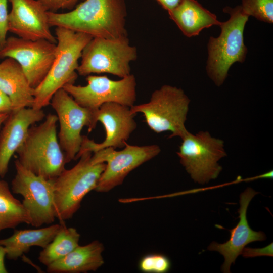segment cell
Returning a JSON list of instances; mask_svg holds the SVG:
<instances>
[{"mask_svg": "<svg viewBox=\"0 0 273 273\" xmlns=\"http://www.w3.org/2000/svg\"><path fill=\"white\" fill-rule=\"evenodd\" d=\"M51 27H60L93 37H127L125 0H84L65 13L48 12Z\"/></svg>", "mask_w": 273, "mask_h": 273, "instance_id": "6da1fadb", "label": "cell"}, {"mask_svg": "<svg viewBox=\"0 0 273 273\" xmlns=\"http://www.w3.org/2000/svg\"><path fill=\"white\" fill-rule=\"evenodd\" d=\"M55 35L57 43L54 61L44 79L34 89L32 108L35 109H42L50 104L54 94L65 85L74 84L82 50L93 38L60 27H56Z\"/></svg>", "mask_w": 273, "mask_h": 273, "instance_id": "7a4b0ae2", "label": "cell"}, {"mask_svg": "<svg viewBox=\"0 0 273 273\" xmlns=\"http://www.w3.org/2000/svg\"><path fill=\"white\" fill-rule=\"evenodd\" d=\"M57 122L56 115L49 114L42 123L31 126L16 152L23 167L47 179L56 178L66 163L57 135Z\"/></svg>", "mask_w": 273, "mask_h": 273, "instance_id": "3957f363", "label": "cell"}, {"mask_svg": "<svg viewBox=\"0 0 273 273\" xmlns=\"http://www.w3.org/2000/svg\"><path fill=\"white\" fill-rule=\"evenodd\" d=\"M223 11L229 14L230 18L219 25V36H211L207 44L206 72L217 86L223 84L234 63L244 62L247 53L244 31L249 16L244 12L241 5L235 8L226 6Z\"/></svg>", "mask_w": 273, "mask_h": 273, "instance_id": "277c9868", "label": "cell"}, {"mask_svg": "<svg viewBox=\"0 0 273 273\" xmlns=\"http://www.w3.org/2000/svg\"><path fill=\"white\" fill-rule=\"evenodd\" d=\"M92 156L83 153L75 165L53 179L55 216L61 223L71 218L85 195L95 190L105 168V163H93Z\"/></svg>", "mask_w": 273, "mask_h": 273, "instance_id": "5b68a950", "label": "cell"}, {"mask_svg": "<svg viewBox=\"0 0 273 273\" xmlns=\"http://www.w3.org/2000/svg\"><path fill=\"white\" fill-rule=\"evenodd\" d=\"M190 101L181 88L165 84L152 93L149 102L134 105L130 110L135 114L142 113L154 132L170 131L169 138L182 139L188 132L185 122Z\"/></svg>", "mask_w": 273, "mask_h": 273, "instance_id": "8992f818", "label": "cell"}, {"mask_svg": "<svg viewBox=\"0 0 273 273\" xmlns=\"http://www.w3.org/2000/svg\"><path fill=\"white\" fill-rule=\"evenodd\" d=\"M136 48L127 37L118 39L93 37L82 50L78 75L109 73L121 78L129 75L130 63L137 59Z\"/></svg>", "mask_w": 273, "mask_h": 273, "instance_id": "52a82bcc", "label": "cell"}, {"mask_svg": "<svg viewBox=\"0 0 273 273\" xmlns=\"http://www.w3.org/2000/svg\"><path fill=\"white\" fill-rule=\"evenodd\" d=\"M181 139L176 153L191 178L200 184L216 179L222 169L218 161L227 156L224 141L207 131H188Z\"/></svg>", "mask_w": 273, "mask_h": 273, "instance_id": "ba28073f", "label": "cell"}, {"mask_svg": "<svg viewBox=\"0 0 273 273\" xmlns=\"http://www.w3.org/2000/svg\"><path fill=\"white\" fill-rule=\"evenodd\" d=\"M50 104L57 114L60 125L58 139L67 163L75 159L80 150L82 128L87 126L90 132L96 128L97 110L80 106L63 88L54 94Z\"/></svg>", "mask_w": 273, "mask_h": 273, "instance_id": "9c48e42d", "label": "cell"}, {"mask_svg": "<svg viewBox=\"0 0 273 273\" xmlns=\"http://www.w3.org/2000/svg\"><path fill=\"white\" fill-rule=\"evenodd\" d=\"M84 86L67 84L63 88L80 106L94 111L104 104L116 103L129 107L136 99V82L134 75L113 80L106 75H87Z\"/></svg>", "mask_w": 273, "mask_h": 273, "instance_id": "30bf717a", "label": "cell"}, {"mask_svg": "<svg viewBox=\"0 0 273 273\" xmlns=\"http://www.w3.org/2000/svg\"><path fill=\"white\" fill-rule=\"evenodd\" d=\"M16 174L12 181V192L23 198L22 202L30 219V224L38 228L56 219L53 179L37 175L15 161Z\"/></svg>", "mask_w": 273, "mask_h": 273, "instance_id": "8fae6325", "label": "cell"}, {"mask_svg": "<svg viewBox=\"0 0 273 273\" xmlns=\"http://www.w3.org/2000/svg\"><path fill=\"white\" fill-rule=\"evenodd\" d=\"M123 148L117 151L108 147L93 153L91 158L93 163H106L95 191L107 192L121 185L131 171L161 152L160 147L156 144L136 146L126 143Z\"/></svg>", "mask_w": 273, "mask_h": 273, "instance_id": "7c38bea8", "label": "cell"}, {"mask_svg": "<svg viewBox=\"0 0 273 273\" xmlns=\"http://www.w3.org/2000/svg\"><path fill=\"white\" fill-rule=\"evenodd\" d=\"M56 43L45 39L31 40L10 36L0 51V58H11L21 66L35 89L43 81L54 61Z\"/></svg>", "mask_w": 273, "mask_h": 273, "instance_id": "4fadbf2b", "label": "cell"}, {"mask_svg": "<svg viewBox=\"0 0 273 273\" xmlns=\"http://www.w3.org/2000/svg\"><path fill=\"white\" fill-rule=\"evenodd\" d=\"M135 115L128 106L116 103L103 104L97 111L96 117L97 122L100 121L105 128V139L102 142L98 143L83 135L80 150L74 160L79 159L85 152L93 153L108 147L123 148L136 128Z\"/></svg>", "mask_w": 273, "mask_h": 273, "instance_id": "5bb4252c", "label": "cell"}, {"mask_svg": "<svg viewBox=\"0 0 273 273\" xmlns=\"http://www.w3.org/2000/svg\"><path fill=\"white\" fill-rule=\"evenodd\" d=\"M12 6L8 15L9 31L31 40L45 39L56 43L49 23L47 8L38 0H8Z\"/></svg>", "mask_w": 273, "mask_h": 273, "instance_id": "9a60e30c", "label": "cell"}, {"mask_svg": "<svg viewBox=\"0 0 273 273\" xmlns=\"http://www.w3.org/2000/svg\"><path fill=\"white\" fill-rule=\"evenodd\" d=\"M258 194L253 189L247 188L240 196V208L238 210L239 221L230 230V238L226 242L220 244L211 243L208 247L210 251H217L224 258L221 267L223 272H230V267L235 263L237 257L241 254L243 249L250 243L265 240L266 236L262 231H255L250 227L247 219L248 205Z\"/></svg>", "mask_w": 273, "mask_h": 273, "instance_id": "2e32d148", "label": "cell"}, {"mask_svg": "<svg viewBox=\"0 0 273 273\" xmlns=\"http://www.w3.org/2000/svg\"><path fill=\"white\" fill-rule=\"evenodd\" d=\"M45 117L42 109L33 108H24L9 114L0 132V177L7 174L9 162L24 142L30 127Z\"/></svg>", "mask_w": 273, "mask_h": 273, "instance_id": "e0dca14e", "label": "cell"}, {"mask_svg": "<svg viewBox=\"0 0 273 273\" xmlns=\"http://www.w3.org/2000/svg\"><path fill=\"white\" fill-rule=\"evenodd\" d=\"M0 90L10 98L12 112L33 105L34 89L30 85L21 66L12 58H6L0 62Z\"/></svg>", "mask_w": 273, "mask_h": 273, "instance_id": "ac0fdd59", "label": "cell"}, {"mask_svg": "<svg viewBox=\"0 0 273 273\" xmlns=\"http://www.w3.org/2000/svg\"><path fill=\"white\" fill-rule=\"evenodd\" d=\"M104 248L99 241L79 245L64 257L47 266L50 273H80L96 271L104 263Z\"/></svg>", "mask_w": 273, "mask_h": 273, "instance_id": "d6986e66", "label": "cell"}, {"mask_svg": "<svg viewBox=\"0 0 273 273\" xmlns=\"http://www.w3.org/2000/svg\"><path fill=\"white\" fill-rule=\"evenodd\" d=\"M168 13L169 18L188 37L198 35L203 29L221 23L214 14L196 0H182Z\"/></svg>", "mask_w": 273, "mask_h": 273, "instance_id": "ffe728a7", "label": "cell"}, {"mask_svg": "<svg viewBox=\"0 0 273 273\" xmlns=\"http://www.w3.org/2000/svg\"><path fill=\"white\" fill-rule=\"evenodd\" d=\"M63 223L36 229L15 230L9 237L0 239V245L9 260H16L34 246L45 248L63 225Z\"/></svg>", "mask_w": 273, "mask_h": 273, "instance_id": "44dd1931", "label": "cell"}, {"mask_svg": "<svg viewBox=\"0 0 273 273\" xmlns=\"http://www.w3.org/2000/svg\"><path fill=\"white\" fill-rule=\"evenodd\" d=\"M21 223L30 224L29 215L22 203L13 195L8 183L0 177V231Z\"/></svg>", "mask_w": 273, "mask_h": 273, "instance_id": "7402d4cb", "label": "cell"}, {"mask_svg": "<svg viewBox=\"0 0 273 273\" xmlns=\"http://www.w3.org/2000/svg\"><path fill=\"white\" fill-rule=\"evenodd\" d=\"M80 235L64 224L53 240L39 253L38 260L46 266L64 257L79 245Z\"/></svg>", "mask_w": 273, "mask_h": 273, "instance_id": "603a6c76", "label": "cell"}, {"mask_svg": "<svg viewBox=\"0 0 273 273\" xmlns=\"http://www.w3.org/2000/svg\"><path fill=\"white\" fill-rule=\"evenodd\" d=\"M244 12L266 23L273 22V0H242Z\"/></svg>", "mask_w": 273, "mask_h": 273, "instance_id": "cb8c5ba5", "label": "cell"}, {"mask_svg": "<svg viewBox=\"0 0 273 273\" xmlns=\"http://www.w3.org/2000/svg\"><path fill=\"white\" fill-rule=\"evenodd\" d=\"M139 266L140 270L145 272L165 273L170 269V262L165 255L153 254L143 257Z\"/></svg>", "mask_w": 273, "mask_h": 273, "instance_id": "d4e9b609", "label": "cell"}, {"mask_svg": "<svg viewBox=\"0 0 273 273\" xmlns=\"http://www.w3.org/2000/svg\"><path fill=\"white\" fill-rule=\"evenodd\" d=\"M8 0H0V51L4 47L9 31L7 3Z\"/></svg>", "mask_w": 273, "mask_h": 273, "instance_id": "484cf974", "label": "cell"}, {"mask_svg": "<svg viewBox=\"0 0 273 273\" xmlns=\"http://www.w3.org/2000/svg\"><path fill=\"white\" fill-rule=\"evenodd\" d=\"M49 11L56 12L60 9L71 10L75 8L78 2L84 0H38Z\"/></svg>", "mask_w": 273, "mask_h": 273, "instance_id": "4316f807", "label": "cell"}, {"mask_svg": "<svg viewBox=\"0 0 273 273\" xmlns=\"http://www.w3.org/2000/svg\"><path fill=\"white\" fill-rule=\"evenodd\" d=\"M241 254L245 257H252L258 256H272V243L262 248L253 249L244 248Z\"/></svg>", "mask_w": 273, "mask_h": 273, "instance_id": "83f0119b", "label": "cell"}, {"mask_svg": "<svg viewBox=\"0 0 273 273\" xmlns=\"http://www.w3.org/2000/svg\"><path fill=\"white\" fill-rule=\"evenodd\" d=\"M12 111V104L10 98L0 90V114H10Z\"/></svg>", "mask_w": 273, "mask_h": 273, "instance_id": "f1b7e54d", "label": "cell"}, {"mask_svg": "<svg viewBox=\"0 0 273 273\" xmlns=\"http://www.w3.org/2000/svg\"><path fill=\"white\" fill-rule=\"evenodd\" d=\"M168 12L174 9L182 0H156Z\"/></svg>", "mask_w": 273, "mask_h": 273, "instance_id": "f546056e", "label": "cell"}, {"mask_svg": "<svg viewBox=\"0 0 273 273\" xmlns=\"http://www.w3.org/2000/svg\"><path fill=\"white\" fill-rule=\"evenodd\" d=\"M6 254V252L5 248L0 245V273H7L8 272L4 262Z\"/></svg>", "mask_w": 273, "mask_h": 273, "instance_id": "4dcf8cb0", "label": "cell"}, {"mask_svg": "<svg viewBox=\"0 0 273 273\" xmlns=\"http://www.w3.org/2000/svg\"><path fill=\"white\" fill-rule=\"evenodd\" d=\"M10 114H0V127L2 124L4 123Z\"/></svg>", "mask_w": 273, "mask_h": 273, "instance_id": "1f68e13d", "label": "cell"}]
</instances>
